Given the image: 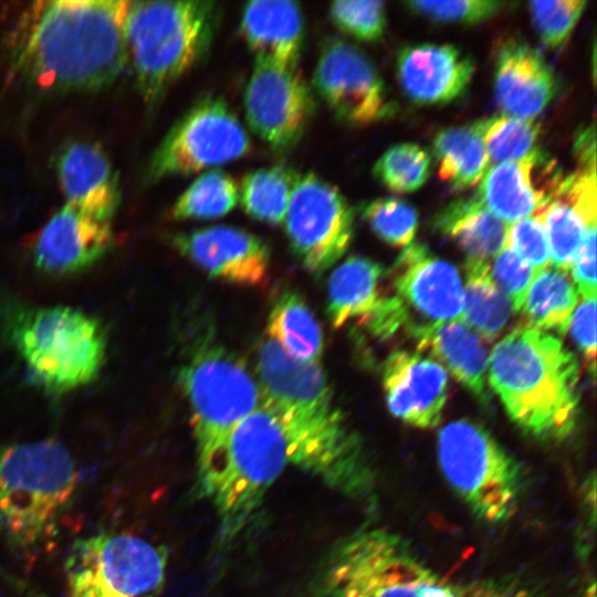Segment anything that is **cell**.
<instances>
[{"label":"cell","mask_w":597,"mask_h":597,"mask_svg":"<svg viewBox=\"0 0 597 597\" xmlns=\"http://www.w3.org/2000/svg\"><path fill=\"white\" fill-rule=\"evenodd\" d=\"M537 271L511 249L503 247L490 265L494 283L510 298L514 312H520L531 282Z\"/></svg>","instance_id":"b9f144b4"},{"label":"cell","mask_w":597,"mask_h":597,"mask_svg":"<svg viewBox=\"0 0 597 597\" xmlns=\"http://www.w3.org/2000/svg\"><path fill=\"white\" fill-rule=\"evenodd\" d=\"M289 465L290 444L268 410L261 406L238 422L216 467L199 480L201 494L217 513L222 545L239 537Z\"/></svg>","instance_id":"8992f818"},{"label":"cell","mask_w":597,"mask_h":597,"mask_svg":"<svg viewBox=\"0 0 597 597\" xmlns=\"http://www.w3.org/2000/svg\"><path fill=\"white\" fill-rule=\"evenodd\" d=\"M383 386L391 415L419 428H436L448 398V373L433 358L404 349L385 360Z\"/></svg>","instance_id":"d6986e66"},{"label":"cell","mask_w":597,"mask_h":597,"mask_svg":"<svg viewBox=\"0 0 597 597\" xmlns=\"http://www.w3.org/2000/svg\"><path fill=\"white\" fill-rule=\"evenodd\" d=\"M113 242L111 220L96 218L65 203L39 232L33 245V262L46 274L77 273L101 260Z\"/></svg>","instance_id":"ffe728a7"},{"label":"cell","mask_w":597,"mask_h":597,"mask_svg":"<svg viewBox=\"0 0 597 597\" xmlns=\"http://www.w3.org/2000/svg\"><path fill=\"white\" fill-rule=\"evenodd\" d=\"M475 123L492 166L523 159L538 149L541 125L534 119L502 114Z\"/></svg>","instance_id":"e575fe53"},{"label":"cell","mask_w":597,"mask_h":597,"mask_svg":"<svg viewBox=\"0 0 597 597\" xmlns=\"http://www.w3.org/2000/svg\"><path fill=\"white\" fill-rule=\"evenodd\" d=\"M56 172L66 205L112 221L121 191L117 175L101 146L88 142L69 144L57 157Z\"/></svg>","instance_id":"cb8c5ba5"},{"label":"cell","mask_w":597,"mask_h":597,"mask_svg":"<svg viewBox=\"0 0 597 597\" xmlns=\"http://www.w3.org/2000/svg\"><path fill=\"white\" fill-rule=\"evenodd\" d=\"M578 292L568 272L552 265L535 273L521 308L525 325L564 335L577 306Z\"/></svg>","instance_id":"1f68e13d"},{"label":"cell","mask_w":597,"mask_h":597,"mask_svg":"<svg viewBox=\"0 0 597 597\" xmlns=\"http://www.w3.org/2000/svg\"><path fill=\"white\" fill-rule=\"evenodd\" d=\"M239 202V187L228 172L207 170L174 202L170 216L177 220H209L228 214Z\"/></svg>","instance_id":"836d02e7"},{"label":"cell","mask_w":597,"mask_h":597,"mask_svg":"<svg viewBox=\"0 0 597 597\" xmlns=\"http://www.w3.org/2000/svg\"><path fill=\"white\" fill-rule=\"evenodd\" d=\"M503 247L511 249L536 271L551 265L549 247L538 214L507 224Z\"/></svg>","instance_id":"60d3db41"},{"label":"cell","mask_w":597,"mask_h":597,"mask_svg":"<svg viewBox=\"0 0 597 597\" xmlns=\"http://www.w3.org/2000/svg\"><path fill=\"white\" fill-rule=\"evenodd\" d=\"M172 245L209 275L229 283L255 286L268 275V244L243 229L214 226L178 233Z\"/></svg>","instance_id":"ac0fdd59"},{"label":"cell","mask_w":597,"mask_h":597,"mask_svg":"<svg viewBox=\"0 0 597 597\" xmlns=\"http://www.w3.org/2000/svg\"><path fill=\"white\" fill-rule=\"evenodd\" d=\"M596 170L564 176L554 198L538 216L546 233L551 265L569 272L588 229L596 226Z\"/></svg>","instance_id":"603a6c76"},{"label":"cell","mask_w":597,"mask_h":597,"mask_svg":"<svg viewBox=\"0 0 597 597\" xmlns=\"http://www.w3.org/2000/svg\"><path fill=\"white\" fill-rule=\"evenodd\" d=\"M240 28L255 59L296 69L304 42V18L297 2L255 0L244 4Z\"/></svg>","instance_id":"d4e9b609"},{"label":"cell","mask_w":597,"mask_h":597,"mask_svg":"<svg viewBox=\"0 0 597 597\" xmlns=\"http://www.w3.org/2000/svg\"><path fill=\"white\" fill-rule=\"evenodd\" d=\"M373 172L390 191L412 192L420 189L429 178L430 156L417 144H397L377 159Z\"/></svg>","instance_id":"d590c367"},{"label":"cell","mask_w":597,"mask_h":597,"mask_svg":"<svg viewBox=\"0 0 597 597\" xmlns=\"http://www.w3.org/2000/svg\"><path fill=\"white\" fill-rule=\"evenodd\" d=\"M77 483L74 459L57 440L0 447V531L19 546L39 543L52 532Z\"/></svg>","instance_id":"52a82bcc"},{"label":"cell","mask_w":597,"mask_h":597,"mask_svg":"<svg viewBox=\"0 0 597 597\" xmlns=\"http://www.w3.org/2000/svg\"><path fill=\"white\" fill-rule=\"evenodd\" d=\"M392 296L413 323L422 326L461 321L463 291L458 270L420 243L404 248L389 272ZM421 326V327H422Z\"/></svg>","instance_id":"2e32d148"},{"label":"cell","mask_w":597,"mask_h":597,"mask_svg":"<svg viewBox=\"0 0 597 597\" xmlns=\"http://www.w3.org/2000/svg\"><path fill=\"white\" fill-rule=\"evenodd\" d=\"M412 337L419 352L443 363L447 369L482 404L489 401L488 349L483 339L462 321L425 325Z\"/></svg>","instance_id":"484cf974"},{"label":"cell","mask_w":597,"mask_h":597,"mask_svg":"<svg viewBox=\"0 0 597 597\" xmlns=\"http://www.w3.org/2000/svg\"><path fill=\"white\" fill-rule=\"evenodd\" d=\"M166 570L164 548L128 533L94 534L69 552L66 597H159Z\"/></svg>","instance_id":"8fae6325"},{"label":"cell","mask_w":597,"mask_h":597,"mask_svg":"<svg viewBox=\"0 0 597 597\" xmlns=\"http://www.w3.org/2000/svg\"><path fill=\"white\" fill-rule=\"evenodd\" d=\"M314 597H543L523 575L454 579L427 564L398 533L365 524L325 555Z\"/></svg>","instance_id":"3957f363"},{"label":"cell","mask_w":597,"mask_h":597,"mask_svg":"<svg viewBox=\"0 0 597 597\" xmlns=\"http://www.w3.org/2000/svg\"><path fill=\"white\" fill-rule=\"evenodd\" d=\"M283 223L295 255L321 274L347 251L354 210L336 186L314 172H298Z\"/></svg>","instance_id":"4fadbf2b"},{"label":"cell","mask_w":597,"mask_h":597,"mask_svg":"<svg viewBox=\"0 0 597 597\" xmlns=\"http://www.w3.org/2000/svg\"><path fill=\"white\" fill-rule=\"evenodd\" d=\"M564 178L557 161L536 149L527 157L488 168L475 197L506 224L538 214Z\"/></svg>","instance_id":"e0dca14e"},{"label":"cell","mask_w":597,"mask_h":597,"mask_svg":"<svg viewBox=\"0 0 597 597\" xmlns=\"http://www.w3.org/2000/svg\"><path fill=\"white\" fill-rule=\"evenodd\" d=\"M363 219L376 235L396 248H406L413 241L418 213L409 203L396 198H377L359 207Z\"/></svg>","instance_id":"8d00e7d4"},{"label":"cell","mask_w":597,"mask_h":597,"mask_svg":"<svg viewBox=\"0 0 597 597\" xmlns=\"http://www.w3.org/2000/svg\"><path fill=\"white\" fill-rule=\"evenodd\" d=\"M437 442L443 478L475 519L498 525L517 513L522 468L483 426L469 419L451 421Z\"/></svg>","instance_id":"9c48e42d"},{"label":"cell","mask_w":597,"mask_h":597,"mask_svg":"<svg viewBox=\"0 0 597 597\" xmlns=\"http://www.w3.org/2000/svg\"><path fill=\"white\" fill-rule=\"evenodd\" d=\"M504 2L493 0L421 1L405 2L418 14L440 22L474 24L496 14Z\"/></svg>","instance_id":"ab89813d"},{"label":"cell","mask_w":597,"mask_h":597,"mask_svg":"<svg viewBox=\"0 0 597 597\" xmlns=\"http://www.w3.org/2000/svg\"><path fill=\"white\" fill-rule=\"evenodd\" d=\"M556 81L542 54L520 40L499 46L494 67V96L504 115L534 119L553 100Z\"/></svg>","instance_id":"7402d4cb"},{"label":"cell","mask_w":597,"mask_h":597,"mask_svg":"<svg viewBox=\"0 0 597 597\" xmlns=\"http://www.w3.org/2000/svg\"><path fill=\"white\" fill-rule=\"evenodd\" d=\"M574 153L579 169L596 170L595 125L586 126L576 135Z\"/></svg>","instance_id":"f6af8a7d"},{"label":"cell","mask_w":597,"mask_h":597,"mask_svg":"<svg viewBox=\"0 0 597 597\" xmlns=\"http://www.w3.org/2000/svg\"><path fill=\"white\" fill-rule=\"evenodd\" d=\"M256 374L262 407L281 427L294 467L348 500L374 506L375 470L321 365L293 358L268 337L259 347Z\"/></svg>","instance_id":"6da1fadb"},{"label":"cell","mask_w":597,"mask_h":597,"mask_svg":"<svg viewBox=\"0 0 597 597\" xmlns=\"http://www.w3.org/2000/svg\"><path fill=\"white\" fill-rule=\"evenodd\" d=\"M313 91L339 122L350 126L374 124L395 111L373 61L341 39L323 45L313 74Z\"/></svg>","instance_id":"5bb4252c"},{"label":"cell","mask_w":597,"mask_h":597,"mask_svg":"<svg viewBox=\"0 0 597 597\" xmlns=\"http://www.w3.org/2000/svg\"><path fill=\"white\" fill-rule=\"evenodd\" d=\"M315 109L314 91L297 69L255 59L244 92L250 129L272 149L286 151L301 139Z\"/></svg>","instance_id":"9a60e30c"},{"label":"cell","mask_w":597,"mask_h":597,"mask_svg":"<svg viewBox=\"0 0 597 597\" xmlns=\"http://www.w3.org/2000/svg\"><path fill=\"white\" fill-rule=\"evenodd\" d=\"M189 401L198 480L218 463L233 428L262 406L258 380L234 353L213 342L198 344L178 371Z\"/></svg>","instance_id":"ba28073f"},{"label":"cell","mask_w":597,"mask_h":597,"mask_svg":"<svg viewBox=\"0 0 597 597\" xmlns=\"http://www.w3.org/2000/svg\"><path fill=\"white\" fill-rule=\"evenodd\" d=\"M569 327L573 339L594 374L596 363V297L583 298L574 310Z\"/></svg>","instance_id":"7bdbcfd3"},{"label":"cell","mask_w":597,"mask_h":597,"mask_svg":"<svg viewBox=\"0 0 597 597\" xmlns=\"http://www.w3.org/2000/svg\"><path fill=\"white\" fill-rule=\"evenodd\" d=\"M328 11L333 23L356 40L374 42L384 34L386 9L383 1H335Z\"/></svg>","instance_id":"f35d334b"},{"label":"cell","mask_w":597,"mask_h":597,"mask_svg":"<svg viewBox=\"0 0 597 597\" xmlns=\"http://www.w3.org/2000/svg\"><path fill=\"white\" fill-rule=\"evenodd\" d=\"M129 4L126 0L32 2L9 35L13 70L48 92L109 86L127 63Z\"/></svg>","instance_id":"7a4b0ae2"},{"label":"cell","mask_w":597,"mask_h":597,"mask_svg":"<svg viewBox=\"0 0 597 597\" xmlns=\"http://www.w3.org/2000/svg\"><path fill=\"white\" fill-rule=\"evenodd\" d=\"M433 228L452 239L467 260L489 261L503 248L507 224L474 196L448 203L432 219Z\"/></svg>","instance_id":"4316f807"},{"label":"cell","mask_w":597,"mask_h":597,"mask_svg":"<svg viewBox=\"0 0 597 597\" xmlns=\"http://www.w3.org/2000/svg\"><path fill=\"white\" fill-rule=\"evenodd\" d=\"M250 139L221 96L197 100L170 127L149 158L146 178L156 182L214 168L245 156Z\"/></svg>","instance_id":"7c38bea8"},{"label":"cell","mask_w":597,"mask_h":597,"mask_svg":"<svg viewBox=\"0 0 597 597\" xmlns=\"http://www.w3.org/2000/svg\"><path fill=\"white\" fill-rule=\"evenodd\" d=\"M12 336L32 379L49 392L87 385L104 363L106 337L101 323L74 307L28 312L15 323Z\"/></svg>","instance_id":"30bf717a"},{"label":"cell","mask_w":597,"mask_h":597,"mask_svg":"<svg viewBox=\"0 0 597 597\" xmlns=\"http://www.w3.org/2000/svg\"><path fill=\"white\" fill-rule=\"evenodd\" d=\"M384 274L381 264L358 255L333 271L327 284V314L334 328L374 311L383 296L379 284Z\"/></svg>","instance_id":"83f0119b"},{"label":"cell","mask_w":597,"mask_h":597,"mask_svg":"<svg viewBox=\"0 0 597 597\" xmlns=\"http://www.w3.org/2000/svg\"><path fill=\"white\" fill-rule=\"evenodd\" d=\"M582 597H596V583L593 578L589 585L586 587Z\"/></svg>","instance_id":"bcb514c9"},{"label":"cell","mask_w":597,"mask_h":597,"mask_svg":"<svg viewBox=\"0 0 597 597\" xmlns=\"http://www.w3.org/2000/svg\"><path fill=\"white\" fill-rule=\"evenodd\" d=\"M220 21L221 9L214 1H130L127 62L145 103H157L205 59Z\"/></svg>","instance_id":"5b68a950"},{"label":"cell","mask_w":597,"mask_h":597,"mask_svg":"<svg viewBox=\"0 0 597 597\" xmlns=\"http://www.w3.org/2000/svg\"><path fill=\"white\" fill-rule=\"evenodd\" d=\"M268 334L293 358L320 364L323 333L304 297L296 291L286 290L275 300L268 318Z\"/></svg>","instance_id":"f1b7e54d"},{"label":"cell","mask_w":597,"mask_h":597,"mask_svg":"<svg viewBox=\"0 0 597 597\" xmlns=\"http://www.w3.org/2000/svg\"><path fill=\"white\" fill-rule=\"evenodd\" d=\"M298 172L275 165L248 172L239 187V201L252 219L283 223Z\"/></svg>","instance_id":"d6a6232c"},{"label":"cell","mask_w":597,"mask_h":597,"mask_svg":"<svg viewBox=\"0 0 597 597\" xmlns=\"http://www.w3.org/2000/svg\"><path fill=\"white\" fill-rule=\"evenodd\" d=\"M569 271L578 294L596 297V226L588 229Z\"/></svg>","instance_id":"ee69618b"},{"label":"cell","mask_w":597,"mask_h":597,"mask_svg":"<svg viewBox=\"0 0 597 597\" xmlns=\"http://www.w3.org/2000/svg\"><path fill=\"white\" fill-rule=\"evenodd\" d=\"M579 371L577 358L558 337L525 324L502 337L488 360V383L510 419L544 441L573 433Z\"/></svg>","instance_id":"277c9868"},{"label":"cell","mask_w":597,"mask_h":597,"mask_svg":"<svg viewBox=\"0 0 597 597\" xmlns=\"http://www.w3.org/2000/svg\"><path fill=\"white\" fill-rule=\"evenodd\" d=\"M439 177L454 189L480 184L490 167L476 123L440 130L432 142Z\"/></svg>","instance_id":"f546056e"},{"label":"cell","mask_w":597,"mask_h":597,"mask_svg":"<svg viewBox=\"0 0 597 597\" xmlns=\"http://www.w3.org/2000/svg\"><path fill=\"white\" fill-rule=\"evenodd\" d=\"M461 321L484 342H493L514 312L510 298L494 283L489 261H465Z\"/></svg>","instance_id":"4dcf8cb0"},{"label":"cell","mask_w":597,"mask_h":597,"mask_svg":"<svg viewBox=\"0 0 597 597\" xmlns=\"http://www.w3.org/2000/svg\"><path fill=\"white\" fill-rule=\"evenodd\" d=\"M585 0L531 1L528 10L542 42L551 48H561L569 38L580 19Z\"/></svg>","instance_id":"74e56055"},{"label":"cell","mask_w":597,"mask_h":597,"mask_svg":"<svg viewBox=\"0 0 597 597\" xmlns=\"http://www.w3.org/2000/svg\"><path fill=\"white\" fill-rule=\"evenodd\" d=\"M405 95L419 105H444L464 94L475 70L471 56L451 44L402 48L396 61Z\"/></svg>","instance_id":"44dd1931"}]
</instances>
